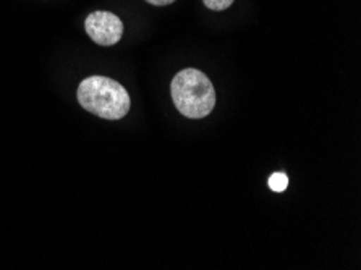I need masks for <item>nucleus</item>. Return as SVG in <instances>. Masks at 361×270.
<instances>
[{
    "instance_id": "obj_1",
    "label": "nucleus",
    "mask_w": 361,
    "mask_h": 270,
    "mask_svg": "<svg viewBox=\"0 0 361 270\" xmlns=\"http://www.w3.org/2000/svg\"><path fill=\"white\" fill-rule=\"evenodd\" d=\"M78 102L104 120H120L128 113L130 96L120 82L107 76H90L80 82Z\"/></svg>"
},
{
    "instance_id": "obj_2",
    "label": "nucleus",
    "mask_w": 361,
    "mask_h": 270,
    "mask_svg": "<svg viewBox=\"0 0 361 270\" xmlns=\"http://www.w3.org/2000/svg\"><path fill=\"white\" fill-rule=\"evenodd\" d=\"M175 107L187 118H204L216 106V91L200 70L187 68L175 75L171 86Z\"/></svg>"
},
{
    "instance_id": "obj_3",
    "label": "nucleus",
    "mask_w": 361,
    "mask_h": 270,
    "mask_svg": "<svg viewBox=\"0 0 361 270\" xmlns=\"http://www.w3.org/2000/svg\"><path fill=\"white\" fill-rule=\"evenodd\" d=\"M85 30L87 36L99 46L111 47L122 39L123 35V23L117 15L111 12H92L87 15L85 21Z\"/></svg>"
},
{
    "instance_id": "obj_4",
    "label": "nucleus",
    "mask_w": 361,
    "mask_h": 270,
    "mask_svg": "<svg viewBox=\"0 0 361 270\" xmlns=\"http://www.w3.org/2000/svg\"><path fill=\"white\" fill-rule=\"evenodd\" d=\"M288 186V176L286 173H274L269 176V188L276 192L286 191Z\"/></svg>"
},
{
    "instance_id": "obj_5",
    "label": "nucleus",
    "mask_w": 361,
    "mask_h": 270,
    "mask_svg": "<svg viewBox=\"0 0 361 270\" xmlns=\"http://www.w3.org/2000/svg\"><path fill=\"white\" fill-rule=\"evenodd\" d=\"M204 5L209 10H214V12H222V10L231 8V5L235 0H202Z\"/></svg>"
},
{
    "instance_id": "obj_6",
    "label": "nucleus",
    "mask_w": 361,
    "mask_h": 270,
    "mask_svg": "<svg viewBox=\"0 0 361 270\" xmlns=\"http://www.w3.org/2000/svg\"><path fill=\"white\" fill-rule=\"evenodd\" d=\"M146 2L151 5H156V7H166V5L173 4L175 0H146Z\"/></svg>"
}]
</instances>
